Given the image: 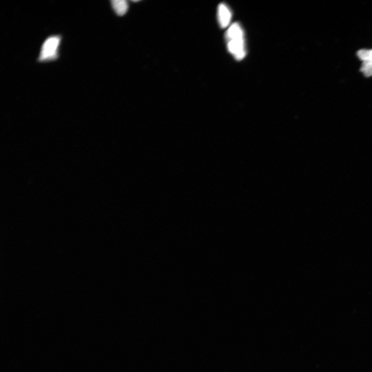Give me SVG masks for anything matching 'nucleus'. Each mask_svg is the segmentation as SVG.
Here are the masks:
<instances>
[{
    "instance_id": "nucleus-1",
    "label": "nucleus",
    "mask_w": 372,
    "mask_h": 372,
    "mask_svg": "<svg viewBox=\"0 0 372 372\" xmlns=\"http://www.w3.org/2000/svg\"><path fill=\"white\" fill-rule=\"evenodd\" d=\"M227 47L230 53L238 60H243L246 55L244 32L238 23L232 24L226 33Z\"/></svg>"
},
{
    "instance_id": "nucleus-2",
    "label": "nucleus",
    "mask_w": 372,
    "mask_h": 372,
    "mask_svg": "<svg viewBox=\"0 0 372 372\" xmlns=\"http://www.w3.org/2000/svg\"><path fill=\"white\" fill-rule=\"evenodd\" d=\"M61 41V35H53L48 37L42 45L38 61L40 63H44L54 61L58 59Z\"/></svg>"
},
{
    "instance_id": "nucleus-3",
    "label": "nucleus",
    "mask_w": 372,
    "mask_h": 372,
    "mask_svg": "<svg viewBox=\"0 0 372 372\" xmlns=\"http://www.w3.org/2000/svg\"><path fill=\"white\" fill-rule=\"evenodd\" d=\"M218 20L220 26L225 29L228 27L232 19V13L225 4H220L218 8Z\"/></svg>"
},
{
    "instance_id": "nucleus-4",
    "label": "nucleus",
    "mask_w": 372,
    "mask_h": 372,
    "mask_svg": "<svg viewBox=\"0 0 372 372\" xmlns=\"http://www.w3.org/2000/svg\"><path fill=\"white\" fill-rule=\"evenodd\" d=\"M115 13L120 16L124 15L128 9V4L126 0H113L111 2Z\"/></svg>"
},
{
    "instance_id": "nucleus-5",
    "label": "nucleus",
    "mask_w": 372,
    "mask_h": 372,
    "mask_svg": "<svg viewBox=\"0 0 372 372\" xmlns=\"http://www.w3.org/2000/svg\"><path fill=\"white\" fill-rule=\"evenodd\" d=\"M361 71L364 75L369 77L372 76V61H364L361 66Z\"/></svg>"
},
{
    "instance_id": "nucleus-6",
    "label": "nucleus",
    "mask_w": 372,
    "mask_h": 372,
    "mask_svg": "<svg viewBox=\"0 0 372 372\" xmlns=\"http://www.w3.org/2000/svg\"><path fill=\"white\" fill-rule=\"evenodd\" d=\"M357 55L359 58L363 61H372V50H360Z\"/></svg>"
}]
</instances>
